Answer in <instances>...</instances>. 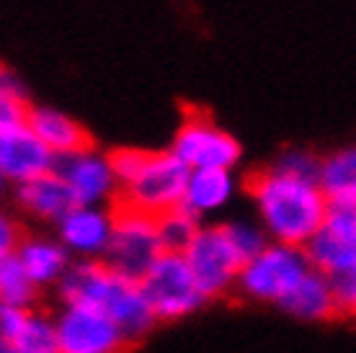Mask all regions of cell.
<instances>
[{"mask_svg":"<svg viewBox=\"0 0 356 353\" xmlns=\"http://www.w3.org/2000/svg\"><path fill=\"white\" fill-rule=\"evenodd\" d=\"M191 274L207 294V299L222 297V294L238 289V279L245 261L232 245L225 224H202L199 235L184 253Z\"/></svg>","mask_w":356,"mask_h":353,"instance_id":"obj_8","label":"cell"},{"mask_svg":"<svg viewBox=\"0 0 356 353\" xmlns=\"http://www.w3.org/2000/svg\"><path fill=\"white\" fill-rule=\"evenodd\" d=\"M13 202L24 214L39 222H52V224L63 220L72 206H78L72 191L67 188V183L60 178L57 170L34 178L29 183L16 186L13 188Z\"/></svg>","mask_w":356,"mask_h":353,"instance_id":"obj_14","label":"cell"},{"mask_svg":"<svg viewBox=\"0 0 356 353\" xmlns=\"http://www.w3.org/2000/svg\"><path fill=\"white\" fill-rule=\"evenodd\" d=\"M0 353H60L52 315L31 312L26 330L13 343H0Z\"/></svg>","mask_w":356,"mask_h":353,"instance_id":"obj_21","label":"cell"},{"mask_svg":"<svg viewBox=\"0 0 356 353\" xmlns=\"http://www.w3.org/2000/svg\"><path fill=\"white\" fill-rule=\"evenodd\" d=\"M271 168L279 173L294 178H307V181H321L323 158H318L310 150H284L271 163Z\"/></svg>","mask_w":356,"mask_h":353,"instance_id":"obj_24","label":"cell"},{"mask_svg":"<svg viewBox=\"0 0 356 353\" xmlns=\"http://www.w3.org/2000/svg\"><path fill=\"white\" fill-rule=\"evenodd\" d=\"M57 168L54 155L36 132L24 124H0V176L13 188Z\"/></svg>","mask_w":356,"mask_h":353,"instance_id":"obj_11","label":"cell"},{"mask_svg":"<svg viewBox=\"0 0 356 353\" xmlns=\"http://www.w3.org/2000/svg\"><path fill=\"white\" fill-rule=\"evenodd\" d=\"M310 271L312 263L305 247L268 243V247H264L259 256L243 265L235 292L243 299L282 307V302L300 286Z\"/></svg>","mask_w":356,"mask_h":353,"instance_id":"obj_3","label":"cell"},{"mask_svg":"<svg viewBox=\"0 0 356 353\" xmlns=\"http://www.w3.org/2000/svg\"><path fill=\"white\" fill-rule=\"evenodd\" d=\"M60 304H81L111 318L129 343H140L158 325L137 279L119 274L106 261H75L57 286Z\"/></svg>","mask_w":356,"mask_h":353,"instance_id":"obj_2","label":"cell"},{"mask_svg":"<svg viewBox=\"0 0 356 353\" xmlns=\"http://www.w3.org/2000/svg\"><path fill=\"white\" fill-rule=\"evenodd\" d=\"M18 261L24 265L29 279L36 284V289H57L67 276L70 265L75 263L72 256L65 250V245L57 238H24V243L16 250Z\"/></svg>","mask_w":356,"mask_h":353,"instance_id":"obj_15","label":"cell"},{"mask_svg":"<svg viewBox=\"0 0 356 353\" xmlns=\"http://www.w3.org/2000/svg\"><path fill=\"white\" fill-rule=\"evenodd\" d=\"M111 158V165H114L116 181H119V191L124 188L127 183H132L137 173L143 170V165L150 158V150H140V147H119V150L108 152Z\"/></svg>","mask_w":356,"mask_h":353,"instance_id":"obj_25","label":"cell"},{"mask_svg":"<svg viewBox=\"0 0 356 353\" xmlns=\"http://www.w3.org/2000/svg\"><path fill=\"white\" fill-rule=\"evenodd\" d=\"M188 176L191 170L170 150H150L147 163L132 183H127L119 191L116 204L150 214V217H163L184 204Z\"/></svg>","mask_w":356,"mask_h":353,"instance_id":"obj_4","label":"cell"},{"mask_svg":"<svg viewBox=\"0 0 356 353\" xmlns=\"http://www.w3.org/2000/svg\"><path fill=\"white\" fill-rule=\"evenodd\" d=\"M225 230L230 235L232 245L238 247V253L243 256V261L248 263L250 258H256L268 247V235L266 230L261 227V222H250V220H235V222H225Z\"/></svg>","mask_w":356,"mask_h":353,"instance_id":"obj_23","label":"cell"},{"mask_svg":"<svg viewBox=\"0 0 356 353\" xmlns=\"http://www.w3.org/2000/svg\"><path fill=\"white\" fill-rule=\"evenodd\" d=\"M238 191V181L232 170H191L184 194V209L196 220H204L222 212Z\"/></svg>","mask_w":356,"mask_h":353,"instance_id":"obj_18","label":"cell"},{"mask_svg":"<svg viewBox=\"0 0 356 353\" xmlns=\"http://www.w3.org/2000/svg\"><path fill=\"white\" fill-rule=\"evenodd\" d=\"M321 188L330 204L356 206V145H346L323 158Z\"/></svg>","mask_w":356,"mask_h":353,"instance_id":"obj_19","label":"cell"},{"mask_svg":"<svg viewBox=\"0 0 356 353\" xmlns=\"http://www.w3.org/2000/svg\"><path fill=\"white\" fill-rule=\"evenodd\" d=\"M158 322H176L191 318L204 307L207 294L191 274L184 253H163L150 271L140 279Z\"/></svg>","mask_w":356,"mask_h":353,"instance_id":"obj_5","label":"cell"},{"mask_svg":"<svg viewBox=\"0 0 356 353\" xmlns=\"http://www.w3.org/2000/svg\"><path fill=\"white\" fill-rule=\"evenodd\" d=\"M0 98L29 101L26 85H24V83H21V78H18L13 70H8V67H3V72H0Z\"/></svg>","mask_w":356,"mask_h":353,"instance_id":"obj_28","label":"cell"},{"mask_svg":"<svg viewBox=\"0 0 356 353\" xmlns=\"http://www.w3.org/2000/svg\"><path fill=\"white\" fill-rule=\"evenodd\" d=\"M60 353H124L129 338L104 312L81 304H60L52 315Z\"/></svg>","mask_w":356,"mask_h":353,"instance_id":"obj_9","label":"cell"},{"mask_svg":"<svg viewBox=\"0 0 356 353\" xmlns=\"http://www.w3.org/2000/svg\"><path fill=\"white\" fill-rule=\"evenodd\" d=\"M34 309L10 307V304H0V343H13L24 330H26L29 320H31Z\"/></svg>","mask_w":356,"mask_h":353,"instance_id":"obj_26","label":"cell"},{"mask_svg":"<svg viewBox=\"0 0 356 353\" xmlns=\"http://www.w3.org/2000/svg\"><path fill=\"white\" fill-rule=\"evenodd\" d=\"M21 243H24V238H21L18 224L10 220V217H3V220H0V256L16 253Z\"/></svg>","mask_w":356,"mask_h":353,"instance_id":"obj_29","label":"cell"},{"mask_svg":"<svg viewBox=\"0 0 356 353\" xmlns=\"http://www.w3.org/2000/svg\"><path fill=\"white\" fill-rule=\"evenodd\" d=\"M54 170L67 183L75 202L83 206H106L108 202L119 199V181L111 158L96 147L57 158Z\"/></svg>","mask_w":356,"mask_h":353,"instance_id":"obj_12","label":"cell"},{"mask_svg":"<svg viewBox=\"0 0 356 353\" xmlns=\"http://www.w3.org/2000/svg\"><path fill=\"white\" fill-rule=\"evenodd\" d=\"M29 126L34 129L36 137L44 142L57 158H65V155L93 147L86 126L78 119H72V116H67L65 111H57V108L31 106Z\"/></svg>","mask_w":356,"mask_h":353,"instance_id":"obj_17","label":"cell"},{"mask_svg":"<svg viewBox=\"0 0 356 353\" xmlns=\"http://www.w3.org/2000/svg\"><path fill=\"white\" fill-rule=\"evenodd\" d=\"M36 284L29 279L16 253L0 256V304L31 309L36 302Z\"/></svg>","mask_w":356,"mask_h":353,"instance_id":"obj_20","label":"cell"},{"mask_svg":"<svg viewBox=\"0 0 356 353\" xmlns=\"http://www.w3.org/2000/svg\"><path fill=\"white\" fill-rule=\"evenodd\" d=\"M163 253L165 247H163L161 230H158V217L116 204L114 235H111V245L104 261L119 274L140 281Z\"/></svg>","mask_w":356,"mask_h":353,"instance_id":"obj_6","label":"cell"},{"mask_svg":"<svg viewBox=\"0 0 356 353\" xmlns=\"http://www.w3.org/2000/svg\"><path fill=\"white\" fill-rule=\"evenodd\" d=\"M336 281V294H339V307L346 318L356 320V265Z\"/></svg>","mask_w":356,"mask_h":353,"instance_id":"obj_27","label":"cell"},{"mask_svg":"<svg viewBox=\"0 0 356 353\" xmlns=\"http://www.w3.org/2000/svg\"><path fill=\"white\" fill-rule=\"evenodd\" d=\"M188 170H232L243 158L241 142L204 111H188L168 147Z\"/></svg>","mask_w":356,"mask_h":353,"instance_id":"obj_7","label":"cell"},{"mask_svg":"<svg viewBox=\"0 0 356 353\" xmlns=\"http://www.w3.org/2000/svg\"><path fill=\"white\" fill-rule=\"evenodd\" d=\"M279 309L284 315H289V318L302 320V322H323V320H330L333 315L341 312L336 281L330 276L312 268L310 274L300 281V286L282 302Z\"/></svg>","mask_w":356,"mask_h":353,"instance_id":"obj_16","label":"cell"},{"mask_svg":"<svg viewBox=\"0 0 356 353\" xmlns=\"http://www.w3.org/2000/svg\"><path fill=\"white\" fill-rule=\"evenodd\" d=\"M315 271L341 279L356 265V206L330 204L323 227L305 245Z\"/></svg>","mask_w":356,"mask_h":353,"instance_id":"obj_10","label":"cell"},{"mask_svg":"<svg viewBox=\"0 0 356 353\" xmlns=\"http://www.w3.org/2000/svg\"><path fill=\"white\" fill-rule=\"evenodd\" d=\"M248 196L268 240L284 245L305 247L330 212L321 181L286 176L271 165L250 176Z\"/></svg>","mask_w":356,"mask_h":353,"instance_id":"obj_1","label":"cell"},{"mask_svg":"<svg viewBox=\"0 0 356 353\" xmlns=\"http://www.w3.org/2000/svg\"><path fill=\"white\" fill-rule=\"evenodd\" d=\"M57 240L75 261H104L114 235V212L106 206H72L54 224Z\"/></svg>","mask_w":356,"mask_h":353,"instance_id":"obj_13","label":"cell"},{"mask_svg":"<svg viewBox=\"0 0 356 353\" xmlns=\"http://www.w3.org/2000/svg\"><path fill=\"white\" fill-rule=\"evenodd\" d=\"M158 230L165 253H186L188 245L202 230V220H196L194 214L186 212L184 206H178L173 212L158 217Z\"/></svg>","mask_w":356,"mask_h":353,"instance_id":"obj_22","label":"cell"}]
</instances>
